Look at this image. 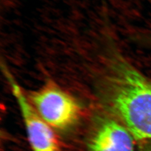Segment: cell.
Returning a JSON list of instances; mask_svg holds the SVG:
<instances>
[{"label": "cell", "mask_w": 151, "mask_h": 151, "mask_svg": "<svg viewBox=\"0 0 151 151\" xmlns=\"http://www.w3.org/2000/svg\"><path fill=\"white\" fill-rule=\"evenodd\" d=\"M29 98L39 115L54 128H69L80 116V108L75 100L53 83L33 92Z\"/></svg>", "instance_id": "obj_2"}, {"label": "cell", "mask_w": 151, "mask_h": 151, "mask_svg": "<svg viewBox=\"0 0 151 151\" xmlns=\"http://www.w3.org/2000/svg\"><path fill=\"white\" fill-rule=\"evenodd\" d=\"M115 68L111 101L132 135L151 139V81L125 62Z\"/></svg>", "instance_id": "obj_1"}, {"label": "cell", "mask_w": 151, "mask_h": 151, "mask_svg": "<svg viewBox=\"0 0 151 151\" xmlns=\"http://www.w3.org/2000/svg\"><path fill=\"white\" fill-rule=\"evenodd\" d=\"M90 151H135L129 130L113 120L100 125L90 143Z\"/></svg>", "instance_id": "obj_4"}, {"label": "cell", "mask_w": 151, "mask_h": 151, "mask_svg": "<svg viewBox=\"0 0 151 151\" xmlns=\"http://www.w3.org/2000/svg\"><path fill=\"white\" fill-rule=\"evenodd\" d=\"M7 74L12 92L19 104L32 151H60L58 141L51 127L39 115L20 87Z\"/></svg>", "instance_id": "obj_3"}, {"label": "cell", "mask_w": 151, "mask_h": 151, "mask_svg": "<svg viewBox=\"0 0 151 151\" xmlns=\"http://www.w3.org/2000/svg\"><path fill=\"white\" fill-rule=\"evenodd\" d=\"M151 151V150H149V151Z\"/></svg>", "instance_id": "obj_5"}]
</instances>
